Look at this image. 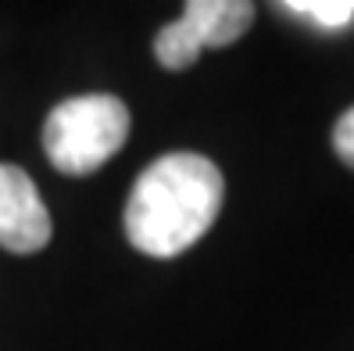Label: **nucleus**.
Instances as JSON below:
<instances>
[{"label": "nucleus", "instance_id": "nucleus-1", "mask_svg": "<svg viewBox=\"0 0 354 351\" xmlns=\"http://www.w3.org/2000/svg\"><path fill=\"white\" fill-rule=\"evenodd\" d=\"M225 179L204 154L176 151L140 172L126 204V237L151 258H176L218 219Z\"/></svg>", "mask_w": 354, "mask_h": 351}, {"label": "nucleus", "instance_id": "nucleus-2", "mask_svg": "<svg viewBox=\"0 0 354 351\" xmlns=\"http://www.w3.org/2000/svg\"><path fill=\"white\" fill-rule=\"evenodd\" d=\"M129 136V108L111 93H82L61 105L44 122V151L65 176H90L122 151Z\"/></svg>", "mask_w": 354, "mask_h": 351}, {"label": "nucleus", "instance_id": "nucleus-3", "mask_svg": "<svg viewBox=\"0 0 354 351\" xmlns=\"http://www.w3.org/2000/svg\"><path fill=\"white\" fill-rule=\"evenodd\" d=\"M54 222L26 169L0 161V247L11 255L44 251Z\"/></svg>", "mask_w": 354, "mask_h": 351}, {"label": "nucleus", "instance_id": "nucleus-4", "mask_svg": "<svg viewBox=\"0 0 354 351\" xmlns=\"http://www.w3.org/2000/svg\"><path fill=\"white\" fill-rule=\"evenodd\" d=\"M254 4L251 0H186L183 18L176 26L194 39L201 51L207 47H229L251 29Z\"/></svg>", "mask_w": 354, "mask_h": 351}, {"label": "nucleus", "instance_id": "nucleus-5", "mask_svg": "<svg viewBox=\"0 0 354 351\" xmlns=\"http://www.w3.org/2000/svg\"><path fill=\"white\" fill-rule=\"evenodd\" d=\"M354 15V0H315L311 8V18L319 26H347Z\"/></svg>", "mask_w": 354, "mask_h": 351}, {"label": "nucleus", "instance_id": "nucleus-6", "mask_svg": "<svg viewBox=\"0 0 354 351\" xmlns=\"http://www.w3.org/2000/svg\"><path fill=\"white\" fill-rule=\"evenodd\" d=\"M333 147H337L340 161L354 169V108H347V111L340 115L337 129H333Z\"/></svg>", "mask_w": 354, "mask_h": 351}, {"label": "nucleus", "instance_id": "nucleus-7", "mask_svg": "<svg viewBox=\"0 0 354 351\" xmlns=\"http://www.w3.org/2000/svg\"><path fill=\"white\" fill-rule=\"evenodd\" d=\"M283 4L290 11H301V15H311V8H315V0H283Z\"/></svg>", "mask_w": 354, "mask_h": 351}]
</instances>
